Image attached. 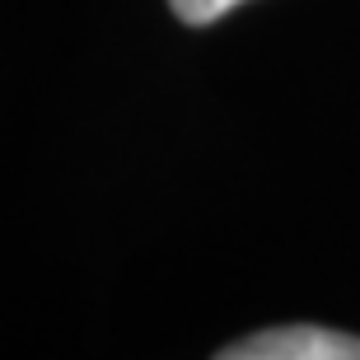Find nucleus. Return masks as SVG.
Here are the masks:
<instances>
[{"mask_svg": "<svg viewBox=\"0 0 360 360\" xmlns=\"http://www.w3.org/2000/svg\"><path fill=\"white\" fill-rule=\"evenodd\" d=\"M169 5H174V14L183 19V24L206 28V24H215L220 14H229L234 5H243V0H169Z\"/></svg>", "mask_w": 360, "mask_h": 360, "instance_id": "2", "label": "nucleus"}, {"mask_svg": "<svg viewBox=\"0 0 360 360\" xmlns=\"http://www.w3.org/2000/svg\"><path fill=\"white\" fill-rule=\"evenodd\" d=\"M215 360H360V337L319 328V323H285V328H262L243 337Z\"/></svg>", "mask_w": 360, "mask_h": 360, "instance_id": "1", "label": "nucleus"}]
</instances>
